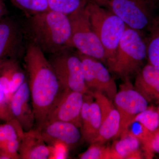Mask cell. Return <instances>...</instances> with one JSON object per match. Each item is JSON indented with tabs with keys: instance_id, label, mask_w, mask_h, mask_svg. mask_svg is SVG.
Wrapping results in <instances>:
<instances>
[{
	"instance_id": "17",
	"label": "cell",
	"mask_w": 159,
	"mask_h": 159,
	"mask_svg": "<svg viewBox=\"0 0 159 159\" xmlns=\"http://www.w3.org/2000/svg\"><path fill=\"white\" fill-rule=\"evenodd\" d=\"M134 88L147 101L159 104V70L149 63L136 75Z\"/></svg>"
},
{
	"instance_id": "25",
	"label": "cell",
	"mask_w": 159,
	"mask_h": 159,
	"mask_svg": "<svg viewBox=\"0 0 159 159\" xmlns=\"http://www.w3.org/2000/svg\"><path fill=\"white\" fill-rule=\"evenodd\" d=\"M109 147L102 144L93 143L86 150L79 156L80 159H109Z\"/></svg>"
},
{
	"instance_id": "29",
	"label": "cell",
	"mask_w": 159,
	"mask_h": 159,
	"mask_svg": "<svg viewBox=\"0 0 159 159\" xmlns=\"http://www.w3.org/2000/svg\"><path fill=\"white\" fill-rule=\"evenodd\" d=\"M96 4H98L99 6L102 7H105L106 5L107 4L109 0H90Z\"/></svg>"
},
{
	"instance_id": "5",
	"label": "cell",
	"mask_w": 159,
	"mask_h": 159,
	"mask_svg": "<svg viewBox=\"0 0 159 159\" xmlns=\"http://www.w3.org/2000/svg\"><path fill=\"white\" fill-rule=\"evenodd\" d=\"M157 5L154 0H109L105 7L119 16L126 26L146 35L158 18Z\"/></svg>"
},
{
	"instance_id": "27",
	"label": "cell",
	"mask_w": 159,
	"mask_h": 159,
	"mask_svg": "<svg viewBox=\"0 0 159 159\" xmlns=\"http://www.w3.org/2000/svg\"><path fill=\"white\" fill-rule=\"evenodd\" d=\"M145 151L148 157H152L154 153H159V127L152 132L148 147Z\"/></svg>"
},
{
	"instance_id": "22",
	"label": "cell",
	"mask_w": 159,
	"mask_h": 159,
	"mask_svg": "<svg viewBox=\"0 0 159 159\" xmlns=\"http://www.w3.org/2000/svg\"><path fill=\"white\" fill-rule=\"evenodd\" d=\"M89 0H48L49 9L69 16L86 6Z\"/></svg>"
},
{
	"instance_id": "19",
	"label": "cell",
	"mask_w": 159,
	"mask_h": 159,
	"mask_svg": "<svg viewBox=\"0 0 159 159\" xmlns=\"http://www.w3.org/2000/svg\"><path fill=\"white\" fill-rule=\"evenodd\" d=\"M120 125V117L116 107L101 119L98 136L94 143L103 145L108 140L116 138L119 133Z\"/></svg>"
},
{
	"instance_id": "2",
	"label": "cell",
	"mask_w": 159,
	"mask_h": 159,
	"mask_svg": "<svg viewBox=\"0 0 159 159\" xmlns=\"http://www.w3.org/2000/svg\"><path fill=\"white\" fill-rule=\"evenodd\" d=\"M29 17L32 42L44 53L51 55L74 48L68 16L49 10Z\"/></svg>"
},
{
	"instance_id": "21",
	"label": "cell",
	"mask_w": 159,
	"mask_h": 159,
	"mask_svg": "<svg viewBox=\"0 0 159 159\" xmlns=\"http://www.w3.org/2000/svg\"><path fill=\"white\" fill-rule=\"evenodd\" d=\"M146 38L148 63L159 70V16Z\"/></svg>"
},
{
	"instance_id": "13",
	"label": "cell",
	"mask_w": 159,
	"mask_h": 159,
	"mask_svg": "<svg viewBox=\"0 0 159 159\" xmlns=\"http://www.w3.org/2000/svg\"><path fill=\"white\" fill-rule=\"evenodd\" d=\"M39 129L47 145L61 143L66 146L75 145L82 138L79 128L70 122L55 121L48 122Z\"/></svg>"
},
{
	"instance_id": "11",
	"label": "cell",
	"mask_w": 159,
	"mask_h": 159,
	"mask_svg": "<svg viewBox=\"0 0 159 159\" xmlns=\"http://www.w3.org/2000/svg\"><path fill=\"white\" fill-rule=\"evenodd\" d=\"M84 101V94L76 91L65 90L48 122L64 121L70 122L80 128Z\"/></svg>"
},
{
	"instance_id": "23",
	"label": "cell",
	"mask_w": 159,
	"mask_h": 159,
	"mask_svg": "<svg viewBox=\"0 0 159 159\" xmlns=\"http://www.w3.org/2000/svg\"><path fill=\"white\" fill-rule=\"evenodd\" d=\"M25 13L28 16H32L50 10L48 0H9Z\"/></svg>"
},
{
	"instance_id": "7",
	"label": "cell",
	"mask_w": 159,
	"mask_h": 159,
	"mask_svg": "<svg viewBox=\"0 0 159 159\" xmlns=\"http://www.w3.org/2000/svg\"><path fill=\"white\" fill-rule=\"evenodd\" d=\"M71 50L51 54L49 62L65 90L87 93L90 92L85 84L82 62L77 52Z\"/></svg>"
},
{
	"instance_id": "28",
	"label": "cell",
	"mask_w": 159,
	"mask_h": 159,
	"mask_svg": "<svg viewBox=\"0 0 159 159\" xmlns=\"http://www.w3.org/2000/svg\"><path fill=\"white\" fill-rule=\"evenodd\" d=\"M8 15V11L3 0H0V19Z\"/></svg>"
},
{
	"instance_id": "30",
	"label": "cell",
	"mask_w": 159,
	"mask_h": 159,
	"mask_svg": "<svg viewBox=\"0 0 159 159\" xmlns=\"http://www.w3.org/2000/svg\"><path fill=\"white\" fill-rule=\"evenodd\" d=\"M155 1H156V2H158L159 1V0H154Z\"/></svg>"
},
{
	"instance_id": "4",
	"label": "cell",
	"mask_w": 159,
	"mask_h": 159,
	"mask_svg": "<svg viewBox=\"0 0 159 159\" xmlns=\"http://www.w3.org/2000/svg\"><path fill=\"white\" fill-rule=\"evenodd\" d=\"M91 25L105 52L108 68L113 62L119 42L125 30V23L116 15L89 0L86 5Z\"/></svg>"
},
{
	"instance_id": "24",
	"label": "cell",
	"mask_w": 159,
	"mask_h": 159,
	"mask_svg": "<svg viewBox=\"0 0 159 159\" xmlns=\"http://www.w3.org/2000/svg\"><path fill=\"white\" fill-rule=\"evenodd\" d=\"M132 122H139L151 132L159 127V115L158 110L153 107H148L135 117Z\"/></svg>"
},
{
	"instance_id": "20",
	"label": "cell",
	"mask_w": 159,
	"mask_h": 159,
	"mask_svg": "<svg viewBox=\"0 0 159 159\" xmlns=\"http://www.w3.org/2000/svg\"><path fill=\"white\" fill-rule=\"evenodd\" d=\"M25 133L21 125L17 120L11 119L0 124V151L7 142L22 140Z\"/></svg>"
},
{
	"instance_id": "3",
	"label": "cell",
	"mask_w": 159,
	"mask_h": 159,
	"mask_svg": "<svg viewBox=\"0 0 159 159\" xmlns=\"http://www.w3.org/2000/svg\"><path fill=\"white\" fill-rule=\"evenodd\" d=\"M147 36L126 26L113 62L109 68L124 81L136 75L147 60Z\"/></svg>"
},
{
	"instance_id": "14",
	"label": "cell",
	"mask_w": 159,
	"mask_h": 159,
	"mask_svg": "<svg viewBox=\"0 0 159 159\" xmlns=\"http://www.w3.org/2000/svg\"><path fill=\"white\" fill-rule=\"evenodd\" d=\"M93 93L89 92L84 94V101L81 110L82 138L91 144L94 143L98 136L101 123L100 108L96 101L93 100Z\"/></svg>"
},
{
	"instance_id": "31",
	"label": "cell",
	"mask_w": 159,
	"mask_h": 159,
	"mask_svg": "<svg viewBox=\"0 0 159 159\" xmlns=\"http://www.w3.org/2000/svg\"><path fill=\"white\" fill-rule=\"evenodd\" d=\"M158 113H159V107H158Z\"/></svg>"
},
{
	"instance_id": "9",
	"label": "cell",
	"mask_w": 159,
	"mask_h": 159,
	"mask_svg": "<svg viewBox=\"0 0 159 159\" xmlns=\"http://www.w3.org/2000/svg\"><path fill=\"white\" fill-rule=\"evenodd\" d=\"M81 60L87 87L91 93L101 92L113 100L117 93L116 84L101 61L77 52Z\"/></svg>"
},
{
	"instance_id": "10",
	"label": "cell",
	"mask_w": 159,
	"mask_h": 159,
	"mask_svg": "<svg viewBox=\"0 0 159 159\" xmlns=\"http://www.w3.org/2000/svg\"><path fill=\"white\" fill-rule=\"evenodd\" d=\"M25 35L20 24L14 17L0 19V61L6 59L19 60L24 57L26 48Z\"/></svg>"
},
{
	"instance_id": "15",
	"label": "cell",
	"mask_w": 159,
	"mask_h": 159,
	"mask_svg": "<svg viewBox=\"0 0 159 159\" xmlns=\"http://www.w3.org/2000/svg\"><path fill=\"white\" fill-rule=\"evenodd\" d=\"M27 79V73L19 60L9 58L0 61V81L9 102L14 93Z\"/></svg>"
},
{
	"instance_id": "32",
	"label": "cell",
	"mask_w": 159,
	"mask_h": 159,
	"mask_svg": "<svg viewBox=\"0 0 159 159\" xmlns=\"http://www.w3.org/2000/svg\"><path fill=\"white\" fill-rule=\"evenodd\" d=\"M0 122H1V121H0ZM1 122H0V124H1Z\"/></svg>"
},
{
	"instance_id": "12",
	"label": "cell",
	"mask_w": 159,
	"mask_h": 159,
	"mask_svg": "<svg viewBox=\"0 0 159 159\" xmlns=\"http://www.w3.org/2000/svg\"><path fill=\"white\" fill-rule=\"evenodd\" d=\"M9 105L13 119L20 122L25 132L34 128L35 116L28 79L13 94Z\"/></svg>"
},
{
	"instance_id": "6",
	"label": "cell",
	"mask_w": 159,
	"mask_h": 159,
	"mask_svg": "<svg viewBox=\"0 0 159 159\" xmlns=\"http://www.w3.org/2000/svg\"><path fill=\"white\" fill-rule=\"evenodd\" d=\"M68 17L71 25L73 48L77 49L81 54L94 57L106 63L105 51L92 28L86 6Z\"/></svg>"
},
{
	"instance_id": "1",
	"label": "cell",
	"mask_w": 159,
	"mask_h": 159,
	"mask_svg": "<svg viewBox=\"0 0 159 159\" xmlns=\"http://www.w3.org/2000/svg\"><path fill=\"white\" fill-rule=\"evenodd\" d=\"M24 58L35 116L34 128H40L48 122L65 90L44 53L33 42L27 46Z\"/></svg>"
},
{
	"instance_id": "26",
	"label": "cell",
	"mask_w": 159,
	"mask_h": 159,
	"mask_svg": "<svg viewBox=\"0 0 159 159\" xmlns=\"http://www.w3.org/2000/svg\"><path fill=\"white\" fill-rule=\"evenodd\" d=\"M13 119L9 100L0 81V121L6 122Z\"/></svg>"
},
{
	"instance_id": "18",
	"label": "cell",
	"mask_w": 159,
	"mask_h": 159,
	"mask_svg": "<svg viewBox=\"0 0 159 159\" xmlns=\"http://www.w3.org/2000/svg\"><path fill=\"white\" fill-rule=\"evenodd\" d=\"M112 146L109 147V159H141L140 141L129 132L126 131L119 137Z\"/></svg>"
},
{
	"instance_id": "16",
	"label": "cell",
	"mask_w": 159,
	"mask_h": 159,
	"mask_svg": "<svg viewBox=\"0 0 159 159\" xmlns=\"http://www.w3.org/2000/svg\"><path fill=\"white\" fill-rule=\"evenodd\" d=\"M19 153L20 159H47L51 157V151L39 129L33 128L25 132Z\"/></svg>"
},
{
	"instance_id": "8",
	"label": "cell",
	"mask_w": 159,
	"mask_h": 159,
	"mask_svg": "<svg viewBox=\"0 0 159 159\" xmlns=\"http://www.w3.org/2000/svg\"><path fill=\"white\" fill-rule=\"evenodd\" d=\"M124 82L113 99L120 117V129L116 138L125 133L135 117L148 107V101L133 87L129 80Z\"/></svg>"
}]
</instances>
